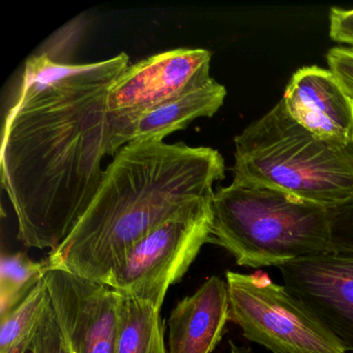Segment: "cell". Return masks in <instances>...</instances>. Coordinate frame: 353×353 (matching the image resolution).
<instances>
[{
  "instance_id": "6da1fadb",
  "label": "cell",
  "mask_w": 353,
  "mask_h": 353,
  "mask_svg": "<svg viewBox=\"0 0 353 353\" xmlns=\"http://www.w3.org/2000/svg\"><path fill=\"white\" fill-rule=\"evenodd\" d=\"M129 65L125 52L81 65L47 52L26 61L0 158L1 185L26 247L54 251L94 199L110 156L109 92Z\"/></svg>"
},
{
  "instance_id": "7a4b0ae2",
  "label": "cell",
  "mask_w": 353,
  "mask_h": 353,
  "mask_svg": "<svg viewBox=\"0 0 353 353\" xmlns=\"http://www.w3.org/2000/svg\"><path fill=\"white\" fill-rule=\"evenodd\" d=\"M225 177L216 150L163 140L128 143L104 170L100 187L48 268L106 283L128 252L172 219L212 206Z\"/></svg>"
},
{
  "instance_id": "3957f363",
  "label": "cell",
  "mask_w": 353,
  "mask_h": 353,
  "mask_svg": "<svg viewBox=\"0 0 353 353\" xmlns=\"http://www.w3.org/2000/svg\"><path fill=\"white\" fill-rule=\"evenodd\" d=\"M234 143V183L279 190L328 208L353 201V142L315 135L281 100Z\"/></svg>"
},
{
  "instance_id": "277c9868",
  "label": "cell",
  "mask_w": 353,
  "mask_h": 353,
  "mask_svg": "<svg viewBox=\"0 0 353 353\" xmlns=\"http://www.w3.org/2000/svg\"><path fill=\"white\" fill-rule=\"evenodd\" d=\"M212 241L237 265L280 268L332 252L330 208L270 188L232 181L212 202Z\"/></svg>"
},
{
  "instance_id": "5b68a950",
  "label": "cell",
  "mask_w": 353,
  "mask_h": 353,
  "mask_svg": "<svg viewBox=\"0 0 353 353\" xmlns=\"http://www.w3.org/2000/svg\"><path fill=\"white\" fill-rule=\"evenodd\" d=\"M229 314L245 339L272 353H347L340 341L286 287L226 272Z\"/></svg>"
},
{
  "instance_id": "8992f818",
  "label": "cell",
  "mask_w": 353,
  "mask_h": 353,
  "mask_svg": "<svg viewBox=\"0 0 353 353\" xmlns=\"http://www.w3.org/2000/svg\"><path fill=\"white\" fill-rule=\"evenodd\" d=\"M212 206L172 219L132 248L105 285L161 310L167 291L212 241Z\"/></svg>"
},
{
  "instance_id": "52a82bcc",
  "label": "cell",
  "mask_w": 353,
  "mask_h": 353,
  "mask_svg": "<svg viewBox=\"0 0 353 353\" xmlns=\"http://www.w3.org/2000/svg\"><path fill=\"white\" fill-rule=\"evenodd\" d=\"M43 280L70 352L115 353L119 291L57 268Z\"/></svg>"
},
{
  "instance_id": "ba28073f",
  "label": "cell",
  "mask_w": 353,
  "mask_h": 353,
  "mask_svg": "<svg viewBox=\"0 0 353 353\" xmlns=\"http://www.w3.org/2000/svg\"><path fill=\"white\" fill-rule=\"evenodd\" d=\"M210 61L206 49L181 48L129 65L109 92V110L136 114L198 88L212 78Z\"/></svg>"
},
{
  "instance_id": "9c48e42d",
  "label": "cell",
  "mask_w": 353,
  "mask_h": 353,
  "mask_svg": "<svg viewBox=\"0 0 353 353\" xmlns=\"http://www.w3.org/2000/svg\"><path fill=\"white\" fill-rule=\"evenodd\" d=\"M287 290L353 353V254H320L279 268Z\"/></svg>"
},
{
  "instance_id": "30bf717a",
  "label": "cell",
  "mask_w": 353,
  "mask_h": 353,
  "mask_svg": "<svg viewBox=\"0 0 353 353\" xmlns=\"http://www.w3.org/2000/svg\"><path fill=\"white\" fill-rule=\"evenodd\" d=\"M281 101L288 114L315 135L353 142V97L330 69L297 70Z\"/></svg>"
},
{
  "instance_id": "8fae6325",
  "label": "cell",
  "mask_w": 353,
  "mask_h": 353,
  "mask_svg": "<svg viewBox=\"0 0 353 353\" xmlns=\"http://www.w3.org/2000/svg\"><path fill=\"white\" fill-rule=\"evenodd\" d=\"M227 90L214 78L158 106L136 114L112 113L110 156L128 143L144 140H164L179 130L185 129L200 117H212L223 106Z\"/></svg>"
},
{
  "instance_id": "7c38bea8",
  "label": "cell",
  "mask_w": 353,
  "mask_h": 353,
  "mask_svg": "<svg viewBox=\"0 0 353 353\" xmlns=\"http://www.w3.org/2000/svg\"><path fill=\"white\" fill-rule=\"evenodd\" d=\"M230 320L227 283L210 276L179 301L168 319L169 353H212Z\"/></svg>"
},
{
  "instance_id": "4fadbf2b",
  "label": "cell",
  "mask_w": 353,
  "mask_h": 353,
  "mask_svg": "<svg viewBox=\"0 0 353 353\" xmlns=\"http://www.w3.org/2000/svg\"><path fill=\"white\" fill-rule=\"evenodd\" d=\"M119 330L115 353H166L161 310L119 292Z\"/></svg>"
},
{
  "instance_id": "5bb4252c",
  "label": "cell",
  "mask_w": 353,
  "mask_h": 353,
  "mask_svg": "<svg viewBox=\"0 0 353 353\" xmlns=\"http://www.w3.org/2000/svg\"><path fill=\"white\" fill-rule=\"evenodd\" d=\"M50 295L44 280L16 309L0 317V353H26L30 351Z\"/></svg>"
},
{
  "instance_id": "9a60e30c",
  "label": "cell",
  "mask_w": 353,
  "mask_h": 353,
  "mask_svg": "<svg viewBox=\"0 0 353 353\" xmlns=\"http://www.w3.org/2000/svg\"><path fill=\"white\" fill-rule=\"evenodd\" d=\"M48 270L46 261L36 262L28 254H3L0 259V317L26 301Z\"/></svg>"
},
{
  "instance_id": "2e32d148",
  "label": "cell",
  "mask_w": 353,
  "mask_h": 353,
  "mask_svg": "<svg viewBox=\"0 0 353 353\" xmlns=\"http://www.w3.org/2000/svg\"><path fill=\"white\" fill-rule=\"evenodd\" d=\"M30 351V353H71L51 305V299L43 314Z\"/></svg>"
},
{
  "instance_id": "e0dca14e",
  "label": "cell",
  "mask_w": 353,
  "mask_h": 353,
  "mask_svg": "<svg viewBox=\"0 0 353 353\" xmlns=\"http://www.w3.org/2000/svg\"><path fill=\"white\" fill-rule=\"evenodd\" d=\"M330 212L332 251L353 254V201L330 208Z\"/></svg>"
},
{
  "instance_id": "ac0fdd59",
  "label": "cell",
  "mask_w": 353,
  "mask_h": 353,
  "mask_svg": "<svg viewBox=\"0 0 353 353\" xmlns=\"http://www.w3.org/2000/svg\"><path fill=\"white\" fill-rule=\"evenodd\" d=\"M330 71L353 97V49L349 47H334L326 55Z\"/></svg>"
},
{
  "instance_id": "d6986e66",
  "label": "cell",
  "mask_w": 353,
  "mask_h": 353,
  "mask_svg": "<svg viewBox=\"0 0 353 353\" xmlns=\"http://www.w3.org/2000/svg\"><path fill=\"white\" fill-rule=\"evenodd\" d=\"M330 37L338 44L353 49V9H330Z\"/></svg>"
},
{
  "instance_id": "ffe728a7",
  "label": "cell",
  "mask_w": 353,
  "mask_h": 353,
  "mask_svg": "<svg viewBox=\"0 0 353 353\" xmlns=\"http://www.w3.org/2000/svg\"><path fill=\"white\" fill-rule=\"evenodd\" d=\"M229 347H230V353H254L250 348L237 346V345L231 340L229 341Z\"/></svg>"
}]
</instances>
